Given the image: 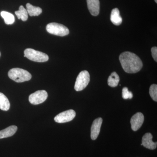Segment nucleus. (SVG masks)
<instances>
[{
	"label": "nucleus",
	"instance_id": "obj_1",
	"mask_svg": "<svg viewBox=\"0 0 157 157\" xmlns=\"http://www.w3.org/2000/svg\"><path fill=\"white\" fill-rule=\"evenodd\" d=\"M119 60L125 72L135 73L140 71L143 67L142 61L135 54L125 52L120 55Z\"/></svg>",
	"mask_w": 157,
	"mask_h": 157
},
{
	"label": "nucleus",
	"instance_id": "obj_2",
	"mask_svg": "<svg viewBox=\"0 0 157 157\" xmlns=\"http://www.w3.org/2000/svg\"><path fill=\"white\" fill-rule=\"evenodd\" d=\"M9 78L17 82H22L30 80L32 75L28 71L21 68L11 69L8 73Z\"/></svg>",
	"mask_w": 157,
	"mask_h": 157
},
{
	"label": "nucleus",
	"instance_id": "obj_3",
	"mask_svg": "<svg viewBox=\"0 0 157 157\" xmlns=\"http://www.w3.org/2000/svg\"><path fill=\"white\" fill-rule=\"evenodd\" d=\"M46 29L49 33L59 36H64L70 33L69 29L67 27L57 23L48 24L46 26Z\"/></svg>",
	"mask_w": 157,
	"mask_h": 157
},
{
	"label": "nucleus",
	"instance_id": "obj_4",
	"mask_svg": "<svg viewBox=\"0 0 157 157\" xmlns=\"http://www.w3.org/2000/svg\"><path fill=\"white\" fill-rule=\"evenodd\" d=\"M24 57H26L30 60L39 63L47 61L49 59L48 56L46 54L33 48L26 49L24 51Z\"/></svg>",
	"mask_w": 157,
	"mask_h": 157
},
{
	"label": "nucleus",
	"instance_id": "obj_5",
	"mask_svg": "<svg viewBox=\"0 0 157 157\" xmlns=\"http://www.w3.org/2000/svg\"><path fill=\"white\" fill-rule=\"evenodd\" d=\"M90 81L89 73L86 70L82 71L76 78L74 89L76 91L84 90L87 86Z\"/></svg>",
	"mask_w": 157,
	"mask_h": 157
},
{
	"label": "nucleus",
	"instance_id": "obj_6",
	"mask_svg": "<svg viewBox=\"0 0 157 157\" xmlns=\"http://www.w3.org/2000/svg\"><path fill=\"white\" fill-rule=\"evenodd\" d=\"M48 93L44 90H38L31 94L29 98V101L31 104L38 105L42 104L47 99Z\"/></svg>",
	"mask_w": 157,
	"mask_h": 157
},
{
	"label": "nucleus",
	"instance_id": "obj_7",
	"mask_svg": "<svg viewBox=\"0 0 157 157\" xmlns=\"http://www.w3.org/2000/svg\"><path fill=\"white\" fill-rule=\"evenodd\" d=\"M76 113L73 109H69L59 113L54 118V120L58 123H64L73 120Z\"/></svg>",
	"mask_w": 157,
	"mask_h": 157
},
{
	"label": "nucleus",
	"instance_id": "obj_8",
	"mask_svg": "<svg viewBox=\"0 0 157 157\" xmlns=\"http://www.w3.org/2000/svg\"><path fill=\"white\" fill-rule=\"evenodd\" d=\"M144 121V116L143 113L138 112L132 116L131 120V126L132 130L137 131L138 130Z\"/></svg>",
	"mask_w": 157,
	"mask_h": 157
},
{
	"label": "nucleus",
	"instance_id": "obj_9",
	"mask_svg": "<svg viewBox=\"0 0 157 157\" xmlns=\"http://www.w3.org/2000/svg\"><path fill=\"white\" fill-rule=\"evenodd\" d=\"M102 122L103 119L101 117L96 119L93 122L91 128V138L93 140H96L98 138L101 131Z\"/></svg>",
	"mask_w": 157,
	"mask_h": 157
},
{
	"label": "nucleus",
	"instance_id": "obj_10",
	"mask_svg": "<svg viewBox=\"0 0 157 157\" xmlns=\"http://www.w3.org/2000/svg\"><path fill=\"white\" fill-rule=\"evenodd\" d=\"M152 138V135L151 133H146L142 137L141 145L150 150H154L156 148L157 142H153Z\"/></svg>",
	"mask_w": 157,
	"mask_h": 157
},
{
	"label": "nucleus",
	"instance_id": "obj_11",
	"mask_svg": "<svg viewBox=\"0 0 157 157\" xmlns=\"http://www.w3.org/2000/svg\"><path fill=\"white\" fill-rule=\"evenodd\" d=\"M88 8L90 13L94 16H98L100 12L99 0H86Z\"/></svg>",
	"mask_w": 157,
	"mask_h": 157
},
{
	"label": "nucleus",
	"instance_id": "obj_12",
	"mask_svg": "<svg viewBox=\"0 0 157 157\" xmlns=\"http://www.w3.org/2000/svg\"><path fill=\"white\" fill-rule=\"evenodd\" d=\"M17 127L14 125L10 126L6 129H3L0 131V139L13 136L17 132Z\"/></svg>",
	"mask_w": 157,
	"mask_h": 157
},
{
	"label": "nucleus",
	"instance_id": "obj_13",
	"mask_svg": "<svg viewBox=\"0 0 157 157\" xmlns=\"http://www.w3.org/2000/svg\"><path fill=\"white\" fill-rule=\"evenodd\" d=\"M110 21L113 24L116 25H120L122 23V18L120 14V11L117 8L113 9L111 11Z\"/></svg>",
	"mask_w": 157,
	"mask_h": 157
},
{
	"label": "nucleus",
	"instance_id": "obj_14",
	"mask_svg": "<svg viewBox=\"0 0 157 157\" xmlns=\"http://www.w3.org/2000/svg\"><path fill=\"white\" fill-rule=\"evenodd\" d=\"M26 10L30 16H39L42 13V9L40 7L33 6L30 3L26 4Z\"/></svg>",
	"mask_w": 157,
	"mask_h": 157
},
{
	"label": "nucleus",
	"instance_id": "obj_15",
	"mask_svg": "<svg viewBox=\"0 0 157 157\" xmlns=\"http://www.w3.org/2000/svg\"><path fill=\"white\" fill-rule=\"evenodd\" d=\"M10 107L9 99L2 93L0 92V109L8 111Z\"/></svg>",
	"mask_w": 157,
	"mask_h": 157
},
{
	"label": "nucleus",
	"instance_id": "obj_16",
	"mask_svg": "<svg viewBox=\"0 0 157 157\" xmlns=\"http://www.w3.org/2000/svg\"><path fill=\"white\" fill-rule=\"evenodd\" d=\"M120 81V78L116 72H113L109 76L107 80L108 85L112 87L117 86Z\"/></svg>",
	"mask_w": 157,
	"mask_h": 157
},
{
	"label": "nucleus",
	"instance_id": "obj_17",
	"mask_svg": "<svg viewBox=\"0 0 157 157\" xmlns=\"http://www.w3.org/2000/svg\"><path fill=\"white\" fill-rule=\"evenodd\" d=\"M15 14L18 19H21L23 21H26L28 18L27 11L22 6H20L19 10L15 11Z\"/></svg>",
	"mask_w": 157,
	"mask_h": 157
},
{
	"label": "nucleus",
	"instance_id": "obj_18",
	"mask_svg": "<svg viewBox=\"0 0 157 157\" xmlns=\"http://www.w3.org/2000/svg\"><path fill=\"white\" fill-rule=\"evenodd\" d=\"M2 17L4 18L5 22L7 25H12L15 21V18L13 14L6 11L1 12Z\"/></svg>",
	"mask_w": 157,
	"mask_h": 157
},
{
	"label": "nucleus",
	"instance_id": "obj_19",
	"mask_svg": "<svg viewBox=\"0 0 157 157\" xmlns=\"http://www.w3.org/2000/svg\"><path fill=\"white\" fill-rule=\"evenodd\" d=\"M149 94L152 99L155 102L157 101V85L153 84L151 86L149 89Z\"/></svg>",
	"mask_w": 157,
	"mask_h": 157
},
{
	"label": "nucleus",
	"instance_id": "obj_20",
	"mask_svg": "<svg viewBox=\"0 0 157 157\" xmlns=\"http://www.w3.org/2000/svg\"><path fill=\"white\" fill-rule=\"evenodd\" d=\"M133 95L132 92L129 91L128 88L124 87L122 90V98L124 99H131L133 98Z\"/></svg>",
	"mask_w": 157,
	"mask_h": 157
},
{
	"label": "nucleus",
	"instance_id": "obj_21",
	"mask_svg": "<svg viewBox=\"0 0 157 157\" xmlns=\"http://www.w3.org/2000/svg\"><path fill=\"white\" fill-rule=\"evenodd\" d=\"M151 54L152 57L155 61L157 62V47L156 46L152 47L151 49Z\"/></svg>",
	"mask_w": 157,
	"mask_h": 157
},
{
	"label": "nucleus",
	"instance_id": "obj_22",
	"mask_svg": "<svg viewBox=\"0 0 157 157\" xmlns=\"http://www.w3.org/2000/svg\"><path fill=\"white\" fill-rule=\"evenodd\" d=\"M155 2L156 3H157V0H155Z\"/></svg>",
	"mask_w": 157,
	"mask_h": 157
},
{
	"label": "nucleus",
	"instance_id": "obj_23",
	"mask_svg": "<svg viewBox=\"0 0 157 157\" xmlns=\"http://www.w3.org/2000/svg\"><path fill=\"white\" fill-rule=\"evenodd\" d=\"M0 56H1V52H0Z\"/></svg>",
	"mask_w": 157,
	"mask_h": 157
}]
</instances>
